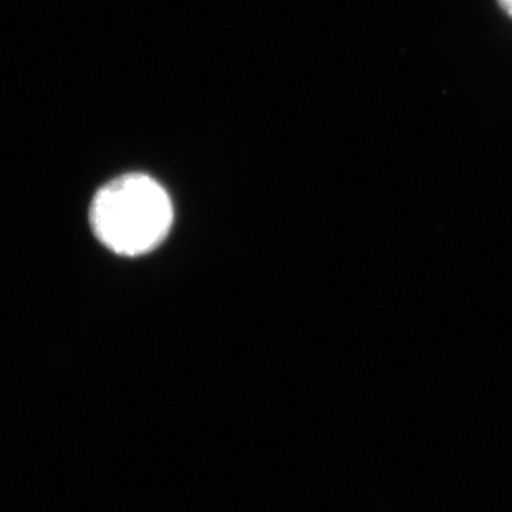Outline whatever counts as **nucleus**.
<instances>
[{
  "mask_svg": "<svg viewBox=\"0 0 512 512\" xmlns=\"http://www.w3.org/2000/svg\"><path fill=\"white\" fill-rule=\"evenodd\" d=\"M90 223L103 246L120 256H143L165 241L173 204L165 188L146 174H125L93 198Z\"/></svg>",
  "mask_w": 512,
  "mask_h": 512,
  "instance_id": "nucleus-1",
  "label": "nucleus"
},
{
  "mask_svg": "<svg viewBox=\"0 0 512 512\" xmlns=\"http://www.w3.org/2000/svg\"><path fill=\"white\" fill-rule=\"evenodd\" d=\"M499 2H501V5L506 9V12L512 15V0H499Z\"/></svg>",
  "mask_w": 512,
  "mask_h": 512,
  "instance_id": "nucleus-2",
  "label": "nucleus"
}]
</instances>
